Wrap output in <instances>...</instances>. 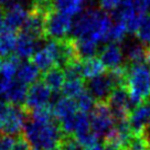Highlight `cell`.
I'll return each instance as SVG.
<instances>
[{
    "label": "cell",
    "instance_id": "1",
    "mask_svg": "<svg viewBox=\"0 0 150 150\" xmlns=\"http://www.w3.org/2000/svg\"><path fill=\"white\" fill-rule=\"evenodd\" d=\"M112 25L110 16L102 9L85 10L73 23L72 39L91 40L94 42H107L108 33Z\"/></svg>",
    "mask_w": 150,
    "mask_h": 150
},
{
    "label": "cell",
    "instance_id": "2",
    "mask_svg": "<svg viewBox=\"0 0 150 150\" xmlns=\"http://www.w3.org/2000/svg\"><path fill=\"white\" fill-rule=\"evenodd\" d=\"M23 136L32 149L52 150L59 148L64 134L60 125L54 122V120L44 124L28 120L24 126Z\"/></svg>",
    "mask_w": 150,
    "mask_h": 150
},
{
    "label": "cell",
    "instance_id": "3",
    "mask_svg": "<svg viewBox=\"0 0 150 150\" xmlns=\"http://www.w3.org/2000/svg\"><path fill=\"white\" fill-rule=\"evenodd\" d=\"M126 87L134 106L149 99L150 96V69L144 64H127Z\"/></svg>",
    "mask_w": 150,
    "mask_h": 150
},
{
    "label": "cell",
    "instance_id": "4",
    "mask_svg": "<svg viewBox=\"0 0 150 150\" xmlns=\"http://www.w3.org/2000/svg\"><path fill=\"white\" fill-rule=\"evenodd\" d=\"M28 122V114L23 106L9 104L0 116V130L6 136H20Z\"/></svg>",
    "mask_w": 150,
    "mask_h": 150
},
{
    "label": "cell",
    "instance_id": "5",
    "mask_svg": "<svg viewBox=\"0 0 150 150\" xmlns=\"http://www.w3.org/2000/svg\"><path fill=\"white\" fill-rule=\"evenodd\" d=\"M73 19L65 14L51 10L45 19V38L62 41L69 39L73 30Z\"/></svg>",
    "mask_w": 150,
    "mask_h": 150
},
{
    "label": "cell",
    "instance_id": "6",
    "mask_svg": "<svg viewBox=\"0 0 150 150\" xmlns=\"http://www.w3.org/2000/svg\"><path fill=\"white\" fill-rule=\"evenodd\" d=\"M89 119L91 129L98 138H105L116 124V119L112 116V110L106 102H96L93 110L91 112Z\"/></svg>",
    "mask_w": 150,
    "mask_h": 150
},
{
    "label": "cell",
    "instance_id": "7",
    "mask_svg": "<svg viewBox=\"0 0 150 150\" xmlns=\"http://www.w3.org/2000/svg\"><path fill=\"white\" fill-rule=\"evenodd\" d=\"M106 103L110 108L112 116L115 117L116 122L128 119L129 114L135 107L131 102L126 86H119L112 89Z\"/></svg>",
    "mask_w": 150,
    "mask_h": 150
},
{
    "label": "cell",
    "instance_id": "8",
    "mask_svg": "<svg viewBox=\"0 0 150 150\" xmlns=\"http://www.w3.org/2000/svg\"><path fill=\"white\" fill-rule=\"evenodd\" d=\"M31 59L33 64L42 72H47L51 70L52 67L59 66V59H60L59 41L49 40L44 45L38 49Z\"/></svg>",
    "mask_w": 150,
    "mask_h": 150
},
{
    "label": "cell",
    "instance_id": "9",
    "mask_svg": "<svg viewBox=\"0 0 150 150\" xmlns=\"http://www.w3.org/2000/svg\"><path fill=\"white\" fill-rule=\"evenodd\" d=\"M30 9L27 8L24 0H13L4 8L5 14V27L17 31L22 29L25 20L28 18Z\"/></svg>",
    "mask_w": 150,
    "mask_h": 150
},
{
    "label": "cell",
    "instance_id": "10",
    "mask_svg": "<svg viewBox=\"0 0 150 150\" xmlns=\"http://www.w3.org/2000/svg\"><path fill=\"white\" fill-rule=\"evenodd\" d=\"M128 122L132 135L146 134L150 129V99L138 104L129 114Z\"/></svg>",
    "mask_w": 150,
    "mask_h": 150
},
{
    "label": "cell",
    "instance_id": "11",
    "mask_svg": "<svg viewBox=\"0 0 150 150\" xmlns=\"http://www.w3.org/2000/svg\"><path fill=\"white\" fill-rule=\"evenodd\" d=\"M52 92L42 81L34 83L30 86L23 107L25 110H32L35 108L50 105Z\"/></svg>",
    "mask_w": 150,
    "mask_h": 150
},
{
    "label": "cell",
    "instance_id": "12",
    "mask_svg": "<svg viewBox=\"0 0 150 150\" xmlns=\"http://www.w3.org/2000/svg\"><path fill=\"white\" fill-rule=\"evenodd\" d=\"M115 86L107 73L88 81L87 83V91L92 94L96 102H107Z\"/></svg>",
    "mask_w": 150,
    "mask_h": 150
},
{
    "label": "cell",
    "instance_id": "13",
    "mask_svg": "<svg viewBox=\"0 0 150 150\" xmlns=\"http://www.w3.org/2000/svg\"><path fill=\"white\" fill-rule=\"evenodd\" d=\"M99 59L108 71L115 70L124 66L125 54L119 44L107 43L99 53Z\"/></svg>",
    "mask_w": 150,
    "mask_h": 150
},
{
    "label": "cell",
    "instance_id": "14",
    "mask_svg": "<svg viewBox=\"0 0 150 150\" xmlns=\"http://www.w3.org/2000/svg\"><path fill=\"white\" fill-rule=\"evenodd\" d=\"M39 42H41V41L30 37L29 34L21 31L18 34L16 49H14V55L18 56L20 60H27V59L32 57L33 54L40 47Z\"/></svg>",
    "mask_w": 150,
    "mask_h": 150
},
{
    "label": "cell",
    "instance_id": "15",
    "mask_svg": "<svg viewBox=\"0 0 150 150\" xmlns=\"http://www.w3.org/2000/svg\"><path fill=\"white\" fill-rule=\"evenodd\" d=\"M52 109H53L54 118L60 122L73 117L79 110L74 99L65 97V96L56 99L55 103L52 105Z\"/></svg>",
    "mask_w": 150,
    "mask_h": 150
},
{
    "label": "cell",
    "instance_id": "16",
    "mask_svg": "<svg viewBox=\"0 0 150 150\" xmlns=\"http://www.w3.org/2000/svg\"><path fill=\"white\" fill-rule=\"evenodd\" d=\"M28 85L23 84L17 80H13L8 87V91L5 94L6 102L17 106H23L27 95H28Z\"/></svg>",
    "mask_w": 150,
    "mask_h": 150
},
{
    "label": "cell",
    "instance_id": "17",
    "mask_svg": "<svg viewBox=\"0 0 150 150\" xmlns=\"http://www.w3.org/2000/svg\"><path fill=\"white\" fill-rule=\"evenodd\" d=\"M84 4L85 0H51L52 9L71 18L82 13Z\"/></svg>",
    "mask_w": 150,
    "mask_h": 150
},
{
    "label": "cell",
    "instance_id": "18",
    "mask_svg": "<svg viewBox=\"0 0 150 150\" xmlns=\"http://www.w3.org/2000/svg\"><path fill=\"white\" fill-rule=\"evenodd\" d=\"M65 74L62 67L55 66L52 67L51 70L44 72L42 82L51 89L52 93H59L61 92L64 83H65Z\"/></svg>",
    "mask_w": 150,
    "mask_h": 150
},
{
    "label": "cell",
    "instance_id": "19",
    "mask_svg": "<svg viewBox=\"0 0 150 150\" xmlns=\"http://www.w3.org/2000/svg\"><path fill=\"white\" fill-rule=\"evenodd\" d=\"M39 77H40V70L32 62L24 61L20 63L17 71V75H16V80L25 85H32L37 83Z\"/></svg>",
    "mask_w": 150,
    "mask_h": 150
},
{
    "label": "cell",
    "instance_id": "20",
    "mask_svg": "<svg viewBox=\"0 0 150 150\" xmlns=\"http://www.w3.org/2000/svg\"><path fill=\"white\" fill-rule=\"evenodd\" d=\"M106 66L103 64L99 57H92L88 60L82 61V74L83 79L91 81L96 79L98 76H102L106 73Z\"/></svg>",
    "mask_w": 150,
    "mask_h": 150
},
{
    "label": "cell",
    "instance_id": "21",
    "mask_svg": "<svg viewBox=\"0 0 150 150\" xmlns=\"http://www.w3.org/2000/svg\"><path fill=\"white\" fill-rule=\"evenodd\" d=\"M18 34L16 31L4 27L0 29V59L9 57L16 49Z\"/></svg>",
    "mask_w": 150,
    "mask_h": 150
},
{
    "label": "cell",
    "instance_id": "22",
    "mask_svg": "<svg viewBox=\"0 0 150 150\" xmlns=\"http://www.w3.org/2000/svg\"><path fill=\"white\" fill-rule=\"evenodd\" d=\"M75 45V50L77 53V56L81 61L88 60L92 57H95V55L98 52V43L91 41V40H76L73 39Z\"/></svg>",
    "mask_w": 150,
    "mask_h": 150
},
{
    "label": "cell",
    "instance_id": "23",
    "mask_svg": "<svg viewBox=\"0 0 150 150\" xmlns=\"http://www.w3.org/2000/svg\"><path fill=\"white\" fill-rule=\"evenodd\" d=\"M146 55H147V49L141 43L128 45L126 50V59L128 61V65L144 64L146 62Z\"/></svg>",
    "mask_w": 150,
    "mask_h": 150
},
{
    "label": "cell",
    "instance_id": "24",
    "mask_svg": "<svg viewBox=\"0 0 150 150\" xmlns=\"http://www.w3.org/2000/svg\"><path fill=\"white\" fill-rule=\"evenodd\" d=\"M28 114V120L34 122H53L54 119V115H53V109H52L51 105H47V106H42V107L35 108L32 110H27Z\"/></svg>",
    "mask_w": 150,
    "mask_h": 150
},
{
    "label": "cell",
    "instance_id": "25",
    "mask_svg": "<svg viewBox=\"0 0 150 150\" xmlns=\"http://www.w3.org/2000/svg\"><path fill=\"white\" fill-rule=\"evenodd\" d=\"M85 91V84L83 79L66 80L62 88V93L65 97L76 99Z\"/></svg>",
    "mask_w": 150,
    "mask_h": 150
},
{
    "label": "cell",
    "instance_id": "26",
    "mask_svg": "<svg viewBox=\"0 0 150 150\" xmlns=\"http://www.w3.org/2000/svg\"><path fill=\"white\" fill-rule=\"evenodd\" d=\"M20 59L16 55H10L7 57L5 62H2V67H1V72L0 75L4 76L6 79L10 81H13V79L17 75V71L20 65Z\"/></svg>",
    "mask_w": 150,
    "mask_h": 150
},
{
    "label": "cell",
    "instance_id": "27",
    "mask_svg": "<svg viewBox=\"0 0 150 150\" xmlns=\"http://www.w3.org/2000/svg\"><path fill=\"white\" fill-rule=\"evenodd\" d=\"M135 35L146 49H150V14H146L144 17Z\"/></svg>",
    "mask_w": 150,
    "mask_h": 150
},
{
    "label": "cell",
    "instance_id": "28",
    "mask_svg": "<svg viewBox=\"0 0 150 150\" xmlns=\"http://www.w3.org/2000/svg\"><path fill=\"white\" fill-rule=\"evenodd\" d=\"M127 33H128V30L125 23H122L120 21H115V23H112L110 31L108 33L107 42L119 44L126 39Z\"/></svg>",
    "mask_w": 150,
    "mask_h": 150
},
{
    "label": "cell",
    "instance_id": "29",
    "mask_svg": "<svg viewBox=\"0 0 150 150\" xmlns=\"http://www.w3.org/2000/svg\"><path fill=\"white\" fill-rule=\"evenodd\" d=\"M125 150H150V138L148 134L132 135Z\"/></svg>",
    "mask_w": 150,
    "mask_h": 150
},
{
    "label": "cell",
    "instance_id": "30",
    "mask_svg": "<svg viewBox=\"0 0 150 150\" xmlns=\"http://www.w3.org/2000/svg\"><path fill=\"white\" fill-rule=\"evenodd\" d=\"M76 102V105H77V108L80 112H92L93 110L94 106L96 104V100L94 99V97L92 96V94L89 93L87 89H85L83 93L81 94L80 96L76 99H74Z\"/></svg>",
    "mask_w": 150,
    "mask_h": 150
},
{
    "label": "cell",
    "instance_id": "31",
    "mask_svg": "<svg viewBox=\"0 0 150 150\" xmlns=\"http://www.w3.org/2000/svg\"><path fill=\"white\" fill-rule=\"evenodd\" d=\"M59 150H85L74 136L64 135L59 145Z\"/></svg>",
    "mask_w": 150,
    "mask_h": 150
},
{
    "label": "cell",
    "instance_id": "32",
    "mask_svg": "<svg viewBox=\"0 0 150 150\" xmlns=\"http://www.w3.org/2000/svg\"><path fill=\"white\" fill-rule=\"evenodd\" d=\"M124 0H99L100 9L104 11H115Z\"/></svg>",
    "mask_w": 150,
    "mask_h": 150
},
{
    "label": "cell",
    "instance_id": "33",
    "mask_svg": "<svg viewBox=\"0 0 150 150\" xmlns=\"http://www.w3.org/2000/svg\"><path fill=\"white\" fill-rule=\"evenodd\" d=\"M12 150H33L31 145L29 144V141L25 139L23 135L18 136V138L14 139L13 146H12Z\"/></svg>",
    "mask_w": 150,
    "mask_h": 150
},
{
    "label": "cell",
    "instance_id": "34",
    "mask_svg": "<svg viewBox=\"0 0 150 150\" xmlns=\"http://www.w3.org/2000/svg\"><path fill=\"white\" fill-rule=\"evenodd\" d=\"M13 142H14L13 137L4 135L2 138L0 139V150H12Z\"/></svg>",
    "mask_w": 150,
    "mask_h": 150
},
{
    "label": "cell",
    "instance_id": "35",
    "mask_svg": "<svg viewBox=\"0 0 150 150\" xmlns=\"http://www.w3.org/2000/svg\"><path fill=\"white\" fill-rule=\"evenodd\" d=\"M11 82L12 81L8 80V79H6V77L0 75V98L1 97H5V94L8 91V87L11 84Z\"/></svg>",
    "mask_w": 150,
    "mask_h": 150
},
{
    "label": "cell",
    "instance_id": "36",
    "mask_svg": "<svg viewBox=\"0 0 150 150\" xmlns=\"http://www.w3.org/2000/svg\"><path fill=\"white\" fill-rule=\"evenodd\" d=\"M5 27V14H4V9L0 8V29Z\"/></svg>",
    "mask_w": 150,
    "mask_h": 150
},
{
    "label": "cell",
    "instance_id": "37",
    "mask_svg": "<svg viewBox=\"0 0 150 150\" xmlns=\"http://www.w3.org/2000/svg\"><path fill=\"white\" fill-rule=\"evenodd\" d=\"M85 150H104V147H103V145H100L98 142V144L92 146V147H89V148H86Z\"/></svg>",
    "mask_w": 150,
    "mask_h": 150
},
{
    "label": "cell",
    "instance_id": "38",
    "mask_svg": "<svg viewBox=\"0 0 150 150\" xmlns=\"http://www.w3.org/2000/svg\"><path fill=\"white\" fill-rule=\"evenodd\" d=\"M13 0H0V8H5V7H7V6L9 5L10 2H12Z\"/></svg>",
    "mask_w": 150,
    "mask_h": 150
},
{
    "label": "cell",
    "instance_id": "39",
    "mask_svg": "<svg viewBox=\"0 0 150 150\" xmlns=\"http://www.w3.org/2000/svg\"><path fill=\"white\" fill-rule=\"evenodd\" d=\"M146 63L150 69V49H147V55H146Z\"/></svg>",
    "mask_w": 150,
    "mask_h": 150
},
{
    "label": "cell",
    "instance_id": "40",
    "mask_svg": "<svg viewBox=\"0 0 150 150\" xmlns=\"http://www.w3.org/2000/svg\"><path fill=\"white\" fill-rule=\"evenodd\" d=\"M42 1H45V0H34V2H42Z\"/></svg>",
    "mask_w": 150,
    "mask_h": 150
},
{
    "label": "cell",
    "instance_id": "41",
    "mask_svg": "<svg viewBox=\"0 0 150 150\" xmlns=\"http://www.w3.org/2000/svg\"><path fill=\"white\" fill-rule=\"evenodd\" d=\"M1 67H2V62H1V59H0V72H1Z\"/></svg>",
    "mask_w": 150,
    "mask_h": 150
},
{
    "label": "cell",
    "instance_id": "42",
    "mask_svg": "<svg viewBox=\"0 0 150 150\" xmlns=\"http://www.w3.org/2000/svg\"><path fill=\"white\" fill-rule=\"evenodd\" d=\"M33 150H38V149H33ZM52 150H59V148H56V149H52Z\"/></svg>",
    "mask_w": 150,
    "mask_h": 150
},
{
    "label": "cell",
    "instance_id": "43",
    "mask_svg": "<svg viewBox=\"0 0 150 150\" xmlns=\"http://www.w3.org/2000/svg\"><path fill=\"white\" fill-rule=\"evenodd\" d=\"M148 136H149V138H150V135H148Z\"/></svg>",
    "mask_w": 150,
    "mask_h": 150
}]
</instances>
